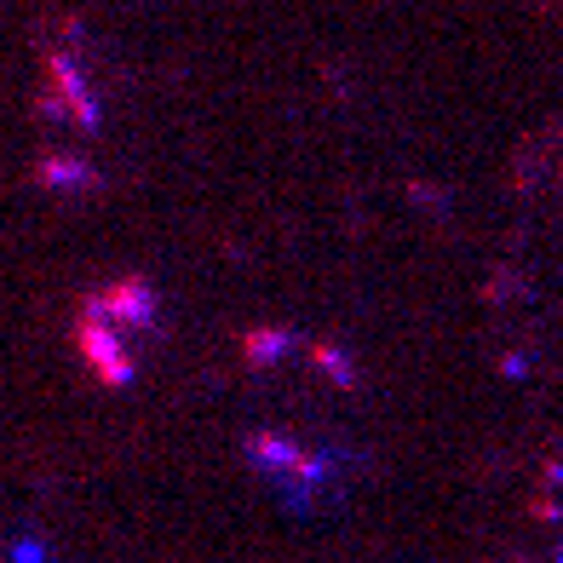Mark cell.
Here are the masks:
<instances>
[{"mask_svg": "<svg viewBox=\"0 0 563 563\" xmlns=\"http://www.w3.org/2000/svg\"><path fill=\"white\" fill-rule=\"evenodd\" d=\"M75 340H81V351H87V363L104 374V386H126L133 379V363H126V351H121V328L98 311V305H87V317H81V328H75Z\"/></svg>", "mask_w": 563, "mask_h": 563, "instance_id": "obj_1", "label": "cell"}]
</instances>
